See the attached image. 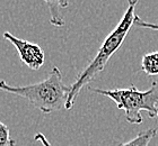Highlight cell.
<instances>
[{
    "instance_id": "cell-1",
    "label": "cell",
    "mask_w": 158,
    "mask_h": 146,
    "mask_svg": "<svg viewBox=\"0 0 158 146\" xmlns=\"http://www.w3.org/2000/svg\"><path fill=\"white\" fill-rule=\"evenodd\" d=\"M0 90L26 99L43 114L49 115L63 108L66 109L70 87L63 83L62 73L58 66H54L51 69L46 79L41 82L14 87L1 80Z\"/></svg>"
},
{
    "instance_id": "cell-2",
    "label": "cell",
    "mask_w": 158,
    "mask_h": 146,
    "mask_svg": "<svg viewBox=\"0 0 158 146\" xmlns=\"http://www.w3.org/2000/svg\"><path fill=\"white\" fill-rule=\"evenodd\" d=\"M135 5L129 3V8L125 10L124 15L122 17V19L120 20V23L118 24V26L107 35L105 41L103 42L102 46L99 47L97 54L93 58V61L79 73L76 81L70 85L66 109L69 110L73 107L76 99L78 98L82 88L88 85L92 80L95 79L96 75L99 74L104 70L110 58L112 57L113 54L121 47L122 43L128 35L129 30L133 25L135 18L137 16L135 14Z\"/></svg>"
},
{
    "instance_id": "cell-3",
    "label": "cell",
    "mask_w": 158,
    "mask_h": 146,
    "mask_svg": "<svg viewBox=\"0 0 158 146\" xmlns=\"http://www.w3.org/2000/svg\"><path fill=\"white\" fill-rule=\"evenodd\" d=\"M94 93L103 94L115 102L118 109L125 112V119L129 124L140 125L143 121L141 111L148 112L150 118L158 115V82L154 81L148 90L140 91L137 87L131 85L125 89L105 90L99 88H88Z\"/></svg>"
},
{
    "instance_id": "cell-4",
    "label": "cell",
    "mask_w": 158,
    "mask_h": 146,
    "mask_svg": "<svg viewBox=\"0 0 158 146\" xmlns=\"http://www.w3.org/2000/svg\"><path fill=\"white\" fill-rule=\"evenodd\" d=\"M3 38L15 46L22 62L31 70H39L44 64L45 53L37 44L18 38L9 32L3 33Z\"/></svg>"
},
{
    "instance_id": "cell-5",
    "label": "cell",
    "mask_w": 158,
    "mask_h": 146,
    "mask_svg": "<svg viewBox=\"0 0 158 146\" xmlns=\"http://www.w3.org/2000/svg\"><path fill=\"white\" fill-rule=\"evenodd\" d=\"M45 1L50 11V23L56 27H62L64 20L60 16V9L69 5V0H43Z\"/></svg>"
},
{
    "instance_id": "cell-6",
    "label": "cell",
    "mask_w": 158,
    "mask_h": 146,
    "mask_svg": "<svg viewBox=\"0 0 158 146\" xmlns=\"http://www.w3.org/2000/svg\"><path fill=\"white\" fill-rule=\"evenodd\" d=\"M157 130H158V127L143 130L141 133H139L135 137H133L132 140H128L125 143L120 144L118 146H148L152 138L156 136Z\"/></svg>"
},
{
    "instance_id": "cell-7",
    "label": "cell",
    "mask_w": 158,
    "mask_h": 146,
    "mask_svg": "<svg viewBox=\"0 0 158 146\" xmlns=\"http://www.w3.org/2000/svg\"><path fill=\"white\" fill-rule=\"evenodd\" d=\"M141 70L148 75H158V51L143 55Z\"/></svg>"
},
{
    "instance_id": "cell-8",
    "label": "cell",
    "mask_w": 158,
    "mask_h": 146,
    "mask_svg": "<svg viewBox=\"0 0 158 146\" xmlns=\"http://www.w3.org/2000/svg\"><path fill=\"white\" fill-rule=\"evenodd\" d=\"M0 146H16V140L11 138L9 128L0 121Z\"/></svg>"
},
{
    "instance_id": "cell-9",
    "label": "cell",
    "mask_w": 158,
    "mask_h": 146,
    "mask_svg": "<svg viewBox=\"0 0 158 146\" xmlns=\"http://www.w3.org/2000/svg\"><path fill=\"white\" fill-rule=\"evenodd\" d=\"M133 25L137 27H141V28H148V29H152V30H158V24H152V23H148V22H145V20H142L139 16H135Z\"/></svg>"
},
{
    "instance_id": "cell-10",
    "label": "cell",
    "mask_w": 158,
    "mask_h": 146,
    "mask_svg": "<svg viewBox=\"0 0 158 146\" xmlns=\"http://www.w3.org/2000/svg\"><path fill=\"white\" fill-rule=\"evenodd\" d=\"M34 140L40 142V143L42 144L43 146H53L52 144L49 142V140L46 138L45 135H44V134H42V133H37L36 135L34 136Z\"/></svg>"
},
{
    "instance_id": "cell-11",
    "label": "cell",
    "mask_w": 158,
    "mask_h": 146,
    "mask_svg": "<svg viewBox=\"0 0 158 146\" xmlns=\"http://www.w3.org/2000/svg\"><path fill=\"white\" fill-rule=\"evenodd\" d=\"M129 3H133V5H137V2H138L139 0H128Z\"/></svg>"
},
{
    "instance_id": "cell-12",
    "label": "cell",
    "mask_w": 158,
    "mask_h": 146,
    "mask_svg": "<svg viewBox=\"0 0 158 146\" xmlns=\"http://www.w3.org/2000/svg\"><path fill=\"white\" fill-rule=\"evenodd\" d=\"M157 117H158V115H157Z\"/></svg>"
}]
</instances>
